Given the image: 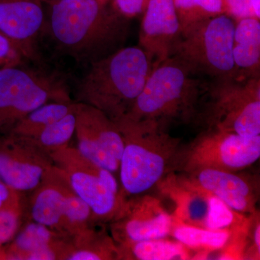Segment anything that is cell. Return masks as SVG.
<instances>
[{"label":"cell","mask_w":260,"mask_h":260,"mask_svg":"<svg viewBox=\"0 0 260 260\" xmlns=\"http://www.w3.org/2000/svg\"><path fill=\"white\" fill-rule=\"evenodd\" d=\"M51 7V37L78 62L90 64L124 47L128 18L100 0H62Z\"/></svg>","instance_id":"obj_1"},{"label":"cell","mask_w":260,"mask_h":260,"mask_svg":"<svg viewBox=\"0 0 260 260\" xmlns=\"http://www.w3.org/2000/svg\"><path fill=\"white\" fill-rule=\"evenodd\" d=\"M209 84L169 57L154 68L133 107L121 119L164 130L172 123L198 120Z\"/></svg>","instance_id":"obj_2"},{"label":"cell","mask_w":260,"mask_h":260,"mask_svg":"<svg viewBox=\"0 0 260 260\" xmlns=\"http://www.w3.org/2000/svg\"><path fill=\"white\" fill-rule=\"evenodd\" d=\"M153 70L143 49L121 48L90 64L77 87L75 102L91 106L116 122L133 107Z\"/></svg>","instance_id":"obj_3"},{"label":"cell","mask_w":260,"mask_h":260,"mask_svg":"<svg viewBox=\"0 0 260 260\" xmlns=\"http://www.w3.org/2000/svg\"><path fill=\"white\" fill-rule=\"evenodd\" d=\"M115 124L124 141L119 169L121 191L127 198L144 194L174 171L179 140L152 124L125 119Z\"/></svg>","instance_id":"obj_4"},{"label":"cell","mask_w":260,"mask_h":260,"mask_svg":"<svg viewBox=\"0 0 260 260\" xmlns=\"http://www.w3.org/2000/svg\"><path fill=\"white\" fill-rule=\"evenodd\" d=\"M235 25L224 13L184 25L169 57L203 78L216 81L234 78L237 75L233 58Z\"/></svg>","instance_id":"obj_5"},{"label":"cell","mask_w":260,"mask_h":260,"mask_svg":"<svg viewBox=\"0 0 260 260\" xmlns=\"http://www.w3.org/2000/svg\"><path fill=\"white\" fill-rule=\"evenodd\" d=\"M209 84L199 119L208 129L260 135L259 75H237Z\"/></svg>","instance_id":"obj_6"},{"label":"cell","mask_w":260,"mask_h":260,"mask_svg":"<svg viewBox=\"0 0 260 260\" xmlns=\"http://www.w3.org/2000/svg\"><path fill=\"white\" fill-rule=\"evenodd\" d=\"M49 155L66 174L75 192L90 207L93 221L112 223L120 216L128 198L115 174L85 158L77 148L65 147Z\"/></svg>","instance_id":"obj_7"},{"label":"cell","mask_w":260,"mask_h":260,"mask_svg":"<svg viewBox=\"0 0 260 260\" xmlns=\"http://www.w3.org/2000/svg\"><path fill=\"white\" fill-rule=\"evenodd\" d=\"M66 83L54 75L10 67L0 70V134L49 102H71Z\"/></svg>","instance_id":"obj_8"},{"label":"cell","mask_w":260,"mask_h":260,"mask_svg":"<svg viewBox=\"0 0 260 260\" xmlns=\"http://www.w3.org/2000/svg\"><path fill=\"white\" fill-rule=\"evenodd\" d=\"M260 157V135L245 137L208 129L186 148L179 149L174 170L191 174L203 169L237 173Z\"/></svg>","instance_id":"obj_9"},{"label":"cell","mask_w":260,"mask_h":260,"mask_svg":"<svg viewBox=\"0 0 260 260\" xmlns=\"http://www.w3.org/2000/svg\"><path fill=\"white\" fill-rule=\"evenodd\" d=\"M75 103L77 148L85 158L116 174L119 172L124 149L119 128L102 111L87 104Z\"/></svg>","instance_id":"obj_10"},{"label":"cell","mask_w":260,"mask_h":260,"mask_svg":"<svg viewBox=\"0 0 260 260\" xmlns=\"http://www.w3.org/2000/svg\"><path fill=\"white\" fill-rule=\"evenodd\" d=\"M54 167L50 155L28 138L0 134V179L12 189L31 192Z\"/></svg>","instance_id":"obj_11"},{"label":"cell","mask_w":260,"mask_h":260,"mask_svg":"<svg viewBox=\"0 0 260 260\" xmlns=\"http://www.w3.org/2000/svg\"><path fill=\"white\" fill-rule=\"evenodd\" d=\"M173 221L160 200L150 195H138L128 199L122 214L111 223L112 237L118 246L167 238Z\"/></svg>","instance_id":"obj_12"},{"label":"cell","mask_w":260,"mask_h":260,"mask_svg":"<svg viewBox=\"0 0 260 260\" xmlns=\"http://www.w3.org/2000/svg\"><path fill=\"white\" fill-rule=\"evenodd\" d=\"M180 29L174 0H149L141 23L139 44L153 69L169 58Z\"/></svg>","instance_id":"obj_13"},{"label":"cell","mask_w":260,"mask_h":260,"mask_svg":"<svg viewBox=\"0 0 260 260\" xmlns=\"http://www.w3.org/2000/svg\"><path fill=\"white\" fill-rule=\"evenodd\" d=\"M73 240L37 222L20 227L5 246L8 260H68Z\"/></svg>","instance_id":"obj_14"},{"label":"cell","mask_w":260,"mask_h":260,"mask_svg":"<svg viewBox=\"0 0 260 260\" xmlns=\"http://www.w3.org/2000/svg\"><path fill=\"white\" fill-rule=\"evenodd\" d=\"M186 183L221 200L229 208L240 214L256 213V188L247 178L234 172L203 169L188 174Z\"/></svg>","instance_id":"obj_15"},{"label":"cell","mask_w":260,"mask_h":260,"mask_svg":"<svg viewBox=\"0 0 260 260\" xmlns=\"http://www.w3.org/2000/svg\"><path fill=\"white\" fill-rule=\"evenodd\" d=\"M44 23L39 0H0V32L15 42L27 59H37L36 40Z\"/></svg>","instance_id":"obj_16"},{"label":"cell","mask_w":260,"mask_h":260,"mask_svg":"<svg viewBox=\"0 0 260 260\" xmlns=\"http://www.w3.org/2000/svg\"><path fill=\"white\" fill-rule=\"evenodd\" d=\"M70 186L66 174L54 165L40 185L31 191L28 208L31 221L42 224L67 236L64 229L65 208L67 192Z\"/></svg>","instance_id":"obj_17"},{"label":"cell","mask_w":260,"mask_h":260,"mask_svg":"<svg viewBox=\"0 0 260 260\" xmlns=\"http://www.w3.org/2000/svg\"><path fill=\"white\" fill-rule=\"evenodd\" d=\"M233 58L237 75H259L260 23L256 18H242L235 25Z\"/></svg>","instance_id":"obj_18"},{"label":"cell","mask_w":260,"mask_h":260,"mask_svg":"<svg viewBox=\"0 0 260 260\" xmlns=\"http://www.w3.org/2000/svg\"><path fill=\"white\" fill-rule=\"evenodd\" d=\"M247 234H234L226 230H209L174 220L170 235L188 249L202 251L200 257L205 258L208 253L222 250L235 238L244 237Z\"/></svg>","instance_id":"obj_19"},{"label":"cell","mask_w":260,"mask_h":260,"mask_svg":"<svg viewBox=\"0 0 260 260\" xmlns=\"http://www.w3.org/2000/svg\"><path fill=\"white\" fill-rule=\"evenodd\" d=\"M118 246V245H117ZM120 259L170 260L190 259L189 249L178 241L167 238L118 246Z\"/></svg>","instance_id":"obj_20"},{"label":"cell","mask_w":260,"mask_h":260,"mask_svg":"<svg viewBox=\"0 0 260 260\" xmlns=\"http://www.w3.org/2000/svg\"><path fill=\"white\" fill-rule=\"evenodd\" d=\"M68 260L120 259L117 244L112 237L90 226L73 239Z\"/></svg>","instance_id":"obj_21"},{"label":"cell","mask_w":260,"mask_h":260,"mask_svg":"<svg viewBox=\"0 0 260 260\" xmlns=\"http://www.w3.org/2000/svg\"><path fill=\"white\" fill-rule=\"evenodd\" d=\"M75 102H49L29 113L8 134L32 138L74 110Z\"/></svg>","instance_id":"obj_22"},{"label":"cell","mask_w":260,"mask_h":260,"mask_svg":"<svg viewBox=\"0 0 260 260\" xmlns=\"http://www.w3.org/2000/svg\"><path fill=\"white\" fill-rule=\"evenodd\" d=\"M75 126L76 115L75 107L74 110L64 117L48 126L37 136L28 139L43 151L50 155L56 150L69 146L70 140L75 134Z\"/></svg>","instance_id":"obj_23"},{"label":"cell","mask_w":260,"mask_h":260,"mask_svg":"<svg viewBox=\"0 0 260 260\" xmlns=\"http://www.w3.org/2000/svg\"><path fill=\"white\" fill-rule=\"evenodd\" d=\"M181 28L203 19L221 14L223 0H174Z\"/></svg>","instance_id":"obj_24"},{"label":"cell","mask_w":260,"mask_h":260,"mask_svg":"<svg viewBox=\"0 0 260 260\" xmlns=\"http://www.w3.org/2000/svg\"><path fill=\"white\" fill-rule=\"evenodd\" d=\"M23 206L8 208L0 211V247L9 244L22 225Z\"/></svg>","instance_id":"obj_25"},{"label":"cell","mask_w":260,"mask_h":260,"mask_svg":"<svg viewBox=\"0 0 260 260\" xmlns=\"http://www.w3.org/2000/svg\"><path fill=\"white\" fill-rule=\"evenodd\" d=\"M27 59L23 50L0 32V70L10 67L21 66Z\"/></svg>","instance_id":"obj_26"},{"label":"cell","mask_w":260,"mask_h":260,"mask_svg":"<svg viewBox=\"0 0 260 260\" xmlns=\"http://www.w3.org/2000/svg\"><path fill=\"white\" fill-rule=\"evenodd\" d=\"M149 0H114L116 10L126 18L145 11Z\"/></svg>","instance_id":"obj_27"},{"label":"cell","mask_w":260,"mask_h":260,"mask_svg":"<svg viewBox=\"0 0 260 260\" xmlns=\"http://www.w3.org/2000/svg\"><path fill=\"white\" fill-rule=\"evenodd\" d=\"M20 206H23L21 194L0 180V211Z\"/></svg>","instance_id":"obj_28"},{"label":"cell","mask_w":260,"mask_h":260,"mask_svg":"<svg viewBox=\"0 0 260 260\" xmlns=\"http://www.w3.org/2000/svg\"><path fill=\"white\" fill-rule=\"evenodd\" d=\"M226 3L229 11L237 18H256L250 0H226Z\"/></svg>","instance_id":"obj_29"},{"label":"cell","mask_w":260,"mask_h":260,"mask_svg":"<svg viewBox=\"0 0 260 260\" xmlns=\"http://www.w3.org/2000/svg\"><path fill=\"white\" fill-rule=\"evenodd\" d=\"M254 225L251 233V246L246 249L244 259H259L260 254V223L259 216H254Z\"/></svg>","instance_id":"obj_30"},{"label":"cell","mask_w":260,"mask_h":260,"mask_svg":"<svg viewBox=\"0 0 260 260\" xmlns=\"http://www.w3.org/2000/svg\"><path fill=\"white\" fill-rule=\"evenodd\" d=\"M256 18H260V0H250Z\"/></svg>","instance_id":"obj_31"},{"label":"cell","mask_w":260,"mask_h":260,"mask_svg":"<svg viewBox=\"0 0 260 260\" xmlns=\"http://www.w3.org/2000/svg\"><path fill=\"white\" fill-rule=\"evenodd\" d=\"M0 260H8V255H7L5 246L0 247Z\"/></svg>","instance_id":"obj_32"},{"label":"cell","mask_w":260,"mask_h":260,"mask_svg":"<svg viewBox=\"0 0 260 260\" xmlns=\"http://www.w3.org/2000/svg\"><path fill=\"white\" fill-rule=\"evenodd\" d=\"M39 1L42 3H47V4H49L51 6V5L59 3V2L62 1V0H39Z\"/></svg>","instance_id":"obj_33"},{"label":"cell","mask_w":260,"mask_h":260,"mask_svg":"<svg viewBox=\"0 0 260 260\" xmlns=\"http://www.w3.org/2000/svg\"><path fill=\"white\" fill-rule=\"evenodd\" d=\"M102 3H104V4H106V3H107V0H100Z\"/></svg>","instance_id":"obj_34"},{"label":"cell","mask_w":260,"mask_h":260,"mask_svg":"<svg viewBox=\"0 0 260 260\" xmlns=\"http://www.w3.org/2000/svg\"><path fill=\"white\" fill-rule=\"evenodd\" d=\"M0 180H1V179H0Z\"/></svg>","instance_id":"obj_35"}]
</instances>
